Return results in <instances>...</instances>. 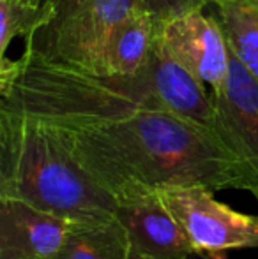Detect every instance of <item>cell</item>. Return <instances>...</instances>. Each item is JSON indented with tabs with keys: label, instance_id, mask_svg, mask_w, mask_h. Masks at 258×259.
I'll return each mask as SVG.
<instances>
[{
	"label": "cell",
	"instance_id": "1",
	"mask_svg": "<svg viewBox=\"0 0 258 259\" xmlns=\"http://www.w3.org/2000/svg\"><path fill=\"white\" fill-rule=\"evenodd\" d=\"M85 169L117 198L131 187L251 191L253 177L216 131L166 109L147 79L103 122L62 129Z\"/></svg>",
	"mask_w": 258,
	"mask_h": 259
},
{
	"label": "cell",
	"instance_id": "2",
	"mask_svg": "<svg viewBox=\"0 0 258 259\" xmlns=\"http://www.w3.org/2000/svg\"><path fill=\"white\" fill-rule=\"evenodd\" d=\"M0 198L69 222L115 219L117 198L85 169L59 127L0 109Z\"/></svg>",
	"mask_w": 258,
	"mask_h": 259
},
{
	"label": "cell",
	"instance_id": "3",
	"mask_svg": "<svg viewBox=\"0 0 258 259\" xmlns=\"http://www.w3.org/2000/svg\"><path fill=\"white\" fill-rule=\"evenodd\" d=\"M138 11L141 0H43L23 53L94 74L106 39Z\"/></svg>",
	"mask_w": 258,
	"mask_h": 259
},
{
	"label": "cell",
	"instance_id": "4",
	"mask_svg": "<svg viewBox=\"0 0 258 259\" xmlns=\"http://www.w3.org/2000/svg\"><path fill=\"white\" fill-rule=\"evenodd\" d=\"M163 201L190 238L195 254L216 256L228 250L258 249V215L235 211L203 185L158 189Z\"/></svg>",
	"mask_w": 258,
	"mask_h": 259
},
{
	"label": "cell",
	"instance_id": "5",
	"mask_svg": "<svg viewBox=\"0 0 258 259\" xmlns=\"http://www.w3.org/2000/svg\"><path fill=\"white\" fill-rule=\"evenodd\" d=\"M115 217L128 236L129 259H190L195 249L158 189L131 187L117 196Z\"/></svg>",
	"mask_w": 258,
	"mask_h": 259
},
{
	"label": "cell",
	"instance_id": "6",
	"mask_svg": "<svg viewBox=\"0 0 258 259\" xmlns=\"http://www.w3.org/2000/svg\"><path fill=\"white\" fill-rule=\"evenodd\" d=\"M156 30L163 46L212 92L223 89L230 72V46L216 14L193 11L156 25Z\"/></svg>",
	"mask_w": 258,
	"mask_h": 259
},
{
	"label": "cell",
	"instance_id": "7",
	"mask_svg": "<svg viewBox=\"0 0 258 259\" xmlns=\"http://www.w3.org/2000/svg\"><path fill=\"white\" fill-rule=\"evenodd\" d=\"M214 131L234 152L258 187V79L230 52V72L225 87L212 92Z\"/></svg>",
	"mask_w": 258,
	"mask_h": 259
},
{
	"label": "cell",
	"instance_id": "8",
	"mask_svg": "<svg viewBox=\"0 0 258 259\" xmlns=\"http://www.w3.org/2000/svg\"><path fill=\"white\" fill-rule=\"evenodd\" d=\"M72 222L16 198H0V259H55Z\"/></svg>",
	"mask_w": 258,
	"mask_h": 259
},
{
	"label": "cell",
	"instance_id": "9",
	"mask_svg": "<svg viewBox=\"0 0 258 259\" xmlns=\"http://www.w3.org/2000/svg\"><path fill=\"white\" fill-rule=\"evenodd\" d=\"M151 92L166 109L214 131V101L205 83L163 46L156 30L151 58L143 69Z\"/></svg>",
	"mask_w": 258,
	"mask_h": 259
},
{
	"label": "cell",
	"instance_id": "10",
	"mask_svg": "<svg viewBox=\"0 0 258 259\" xmlns=\"http://www.w3.org/2000/svg\"><path fill=\"white\" fill-rule=\"evenodd\" d=\"M156 41V21L147 11L124 20L106 39L96 65V76L134 78L147 65Z\"/></svg>",
	"mask_w": 258,
	"mask_h": 259
},
{
	"label": "cell",
	"instance_id": "11",
	"mask_svg": "<svg viewBox=\"0 0 258 259\" xmlns=\"http://www.w3.org/2000/svg\"><path fill=\"white\" fill-rule=\"evenodd\" d=\"M55 259H129L128 236L119 222H72Z\"/></svg>",
	"mask_w": 258,
	"mask_h": 259
},
{
	"label": "cell",
	"instance_id": "12",
	"mask_svg": "<svg viewBox=\"0 0 258 259\" xmlns=\"http://www.w3.org/2000/svg\"><path fill=\"white\" fill-rule=\"evenodd\" d=\"M216 16L230 52L258 79V4L248 0H214Z\"/></svg>",
	"mask_w": 258,
	"mask_h": 259
},
{
	"label": "cell",
	"instance_id": "13",
	"mask_svg": "<svg viewBox=\"0 0 258 259\" xmlns=\"http://www.w3.org/2000/svg\"><path fill=\"white\" fill-rule=\"evenodd\" d=\"M39 7L25 6L13 0H0V53L4 58L14 37H25L38 18Z\"/></svg>",
	"mask_w": 258,
	"mask_h": 259
},
{
	"label": "cell",
	"instance_id": "14",
	"mask_svg": "<svg viewBox=\"0 0 258 259\" xmlns=\"http://www.w3.org/2000/svg\"><path fill=\"white\" fill-rule=\"evenodd\" d=\"M214 0H141L143 9L154 18L156 25L166 23L193 11H200Z\"/></svg>",
	"mask_w": 258,
	"mask_h": 259
},
{
	"label": "cell",
	"instance_id": "15",
	"mask_svg": "<svg viewBox=\"0 0 258 259\" xmlns=\"http://www.w3.org/2000/svg\"><path fill=\"white\" fill-rule=\"evenodd\" d=\"M13 2H20V4H25V6L39 7V6H41L43 0H13Z\"/></svg>",
	"mask_w": 258,
	"mask_h": 259
},
{
	"label": "cell",
	"instance_id": "16",
	"mask_svg": "<svg viewBox=\"0 0 258 259\" xmlns=\"http://www.w3.org/2000/svg\"><path fill=\"white\" fill-rule=\"evenodd\" d=\"M191 259V257H190ZM195 259H221L216 256H207V254H195Z\"/></svg>",
	"mask_w": 258,
	"mask_h": 259
},
{
	"label": "cell",
	"instance_id": "17",
	"mask_svg": "<svg viewBox=\"0 0 258 259\" xmlns=\"http://www.w3.org/2000/svg\"><path fill=\"white\" fill-rule=\"evenodd\" d=\"M251 194H253V196H255V198L258 199V187L255 189V191H253V192H251Z\"/></svg>",
	"mask_w": 258,
	"mask_h": 259
},
{
	"label": "cell",
	"instance_id": "18",
	"mask_svg": "<svg viewBox=\"0 0 258 259\" xmlns=\"http://www.w3.org/2000/svg\"><path fill=\"white\" fill-rule=\"evenodd\" d=\"M248 2H255V4H258V0H248Z\"/></svg>",
	"mask_w": 258,
	"mask_h": 259
}]
</instances>
